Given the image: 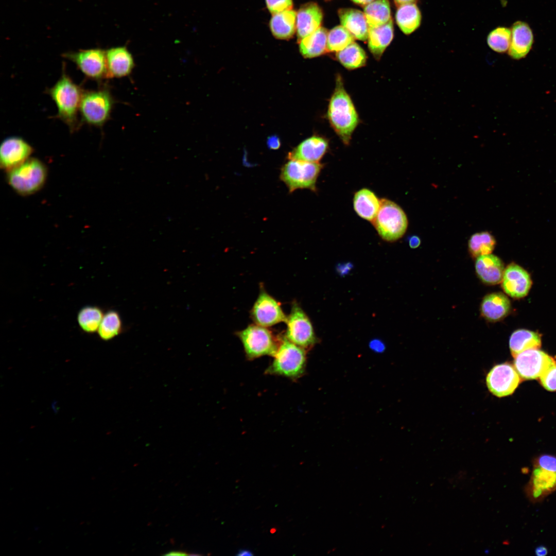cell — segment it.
Here are the masks:
<instances>
[{"label": "cell", "mask_w": 556, "mask_h": 556, "mask_svg": "<svg viewBox=\"0 0 556 556\" xmlns=\"http://www.w3.org/2000/svg\"><path fill=\"white\" fill-rule=\"evenodd\" d=\"M83 92L64 70L58 81L47 90L56 105L57 117L68 126L71 132L76 131L79 127L78 114Z\"/></svg>", "instance_id": "cell-1"}, {"label": "cell", "mask_w": 556, "mask_h": 556, "mask_svg": "<svg viewBox=\"0 0 556 556\" xmlns=\"http://www.w3.org/2000/svg\"><path fill=\"white\" fill-rule=\"evenodd\" d=\"M328 117L333 128L344 144H349L352 134L358 123V117L353 103L345 91L342 79L338 76L331 98Z\"/></svg>", "instance_id": "cell-2"}, {"label": "cell", "mask_w": 556, "mask_h": 556, "mask_svg": "<svg viewBox=\"0 0 556 556\" xmlns=\"http://www.w3.org/2000/svg\"><path fill=\"white\" fill-rule=\"evenodd\" d=\"M273 357L272 363L266 371L267 374L296 379L304 373L306 363L305 349L285 336L281 339Z\"/></svg>", "instance_id": "cell-3"}, {"label": "cell", "mask_w": 556, "mask_h": 556, "mask_svg": "<svg viewBox=\"0 0 556 556\" xmlns=\"http://www.w3.org/2000/svg\"><path fill=\"white\" fill-rule=\"evenodd\" d=\"M7 172L8 184L22 196L30 195L40 190L45 184L47 175L44 164L36 158H29Z\"/></svg>", "instance_id": "cell-4"}, {"label": "cell", "mask_w": 556, "mask_h": 556, "mask_svg": "<svg viewBox=\"0 0 556 556\" xmlns=\"http://www.w3.org/2000/svg\"><path fill=\"white\" fill-rule=\"evenodd\" d=\"M372 222L379 235L388 241L401 238L408 227L407 218L402 208L386 199H381L379 211Z\"/></svg>", "instance_id": "cell-5"}, {"label": "cell", "mask_w": 556, "mask_h": 556, "mask_svg": "<svg viewBox=\"0 0 556 556\" xmlns=\"http://www.w3.org/2000/svg\"><path fill=\"white\" fill-rule=\"evenodd\" d=\"M113 103L112 95L106 89L84 91L79 109L81 121L102 127L110 118Z\"/></svg>", "instance_id": "cell-6"}, {"label": "cell", "mask_w": 556, "mask_h": 556, "mask_svg": "<svg viewBox=\"0 0 556 556\" xmlns=\"http://www.w3.org/2000/svg\"><path fill=\"white\" fill-rule=\"evenodd\" d=\"M323 167L319 162L289 160L282 167L280 179L291 193L298 189L316 190L317 178Z\"/></svg>", "instance_id": "cell-7"}, {"label": "cell", "mask_w": 556, "mask_h": 556, "mask_svg": "<svg viewBox=\"0 0 556 556\" xmlns=\"http://www.w3.org/2000/svg\"><path fill=\"white\" fill-rule=\"evenodd\" d=\"M237 334L249 359L265 355L273 356L277 350L280 342L276 341L266 327L256 324L250 325Z\"/></svg>", "instance_id": "cell-8"}, {"label": "cell", "mask_w": 556, "mask_h": 556, "mask_svg": "<svg viewBox=\"0 0 556 556\" xmlns=\"http://www.w3.org/2000/svg\"><path fill=\"white\" fill-rule=\"evenodd\" d=\"M63 56L74 63L88 78L99 80L107 78L106 51L100 48L68 52Z\"/></svg>", "instance_id": "cell-9"}, {"label": "cell", "mask_w": 556, "mask_h": 556, "mask_svg": "<svg viewBox=\"0 0 556 556\" xmlns=\"http://www.w3.org/2000/svg\"><path fill=\"white\" fill-rule=\"evenodd\" d=\"M286 322L287 329L285 337L288 340L304 349L316 343L317 340L311 322L297 303L293 304Z\"/></svg>", "instance_id": "cell-10"}, {"label": "cell", "mask_w": 556, "mask_h": 556, "mask_svg": "<svg viewBox=\"0 0 556 556\" xmlns=\"http://www.w3.org/2000/svg\"><path fill=\"white\" fill-rule=\"evenodd\" d=\"M521 377L512 364L505 362L494 366L486 377V384L494 395L502 397L511 395L521 381Z\"/></svg>", "instance_id": "cell-11"}, {"label": "cell", "mask_w": 556, "mask_h": 556, "mask_svg": "<svg viewBox=\"0 0 556 556\" xmlns=\"http://www.w3.org/2000/svg\"><path fill=\"white\" fill-rule=\"evenodd\" d=\"M554 359L538 349L525 351L514 357V367L522 379L538 378L553 363Z\"/></svg>", "instance_id": "cell-12"}, {"label": "cell", "mask_w": 556, "mask_h": 556, "mask_svg": "<svg viewBox=\"0 0 556 556\" xmlns=\"http://www.w3.org/2000/svg\"><path fill=\"white\" fill-rule=\"evenodd\" d=\"M251 313L255 324L266 327L286 322L287 318L279 303L263 289L260 291Z\"/></svg>", "instance_id": "cell-13"}, {"label": "cell", "mask_w": 556, "mask_h": 556, "mask_svg": "<svg viewBox=\"0 0 556 556\" xmlns=\"http://www.w3.org/2000/svg\"><path fill=\"white\" fill-rule=\"evenodd\" d=\"M532 465V474L524 492L530 502L537 503L556 490V472Z\"/></svg>", "instance_id": "cell-14"}, {"label": "cell", "mask_w": 556, "mask_h": 556, "mask_svg": "<svg viewBox=\"0 0 556 556\" xmlns=\"http://www.w3.org/2000/svg\"><path fill=\"white\" fill-rule=\"evenodd\" d=\"M32 152L31 145L21 137H7L0 147L1 167L8 171L28 160Z\"/></svg>", "instance_id": "cell-15"}, {"label": "cell", "mask_w": 556, "mask_h": 556, "mask_svg": "<svg viewBox=\"0 0 556 556\" xmlns=\"http://www.w3.org/2000/svg\"><path fill=\"white\" fill-rule=\"evenodd\" d=\"M501 281L504 291L516 299L525 297L532 284L529 273L515 264H510L505 269Z\"/></svg>", "instance_id": "cell-16"}, {"label": "cell", "mask_w": 556, "mask_h": 556, "mask_svg": "<svg viewBox=\"0 0 556 556\" xmlns=\"http://www.w3.org/2000/svg\"><path fill=\"white\" fill-rule=\"evenodd\" d=\"M328 149V143L322 137L311 136L302 142L288 153V160L319 162Z\"/></svg>", "instance_id": "cell-17"}, {"label": "cell", "mask_w": 556, "mask_h": 556, "mask_svg": "<svg viewBox=\"0 0 556 556\" xmlns=\"http://www.w3.org/2000/svg\"><path fill=\"white\" fill-rule=\"evenodd\" d=\"M323 13L315 3L303 5L296 15V29L299 41L310 34L320 27Z\"/></svg>", "instance_id": "cell-18"}, {"label": "cell", "mask_w": 556, "mask_h": 556, "mask_svg": "<svg viewBox=\"0 0 556 556\" xmlns=\"http://www.w3.org/2000/svg\"><path fill=\"white\" fill-rule=\"evenodd\" d=\"M533 43V34L529 25L525 22L517 21L511 29V40L509 55L513 59H520L529 53Z\"/></svg>", "instance_id": "cell-19"}, {"label": "cell", "mask_w": 556, "mask_h": 556, "mask_svg": "<svg viewBox=\"0 0 556 556\" xmlns=\"http://www.w3.org/2000/svg\"><path fill=\"white\" fill-rule=\"evenodd\" d=\"M107 78L129 75L134 66L131 53L125 47L111 48L106 51Z\"/></svg>", "instance_id": "cell-20"}, {"label": "cell", "mask_w": 556, "mask_h": 556, "mask_svg": "<svg viewBox=\"0 0 556 556\" xmlns=\"http://www.w3.org/2000/svg\"><path fill=\"white\" fill-rule=\"evenodd\" d=\"M475 270L483 283L496 285L502 281L505 268L502 260L498 257L488 254L477 257Z\"/></svg>", "instance_id": "cell-21"}, {"label": "cell", "mask_w": 556, "mask_h": 556, "mask_svg": "<svg viewBox=\"0 0 556 556\" xmlns=\"http://www.w3.org/2000/svg\"><path fill=\"white\" fill-rule=\"evenodd\" d=\"M510 309L509 299L500 292L486 295L483 299L480 306L482 316L490 322L502 320L508 315Z\"/></svg>", "instance_id": "cell-22"}, {"label": "cell", "mask_w": 556, "mask_h": 556, "mask_svg": "<svg viewBox=\"0 0 556 556\" xmlns=\"http://www.w3.org/2000/svg\"><path fill=\"white\" fill-rule=\"evenodd\" d=\"M338 15L342 26L359 40L368 39L369 27L363 12L351 8L341 9Z\"/></svg>", "instance_id": "cell-23"}, {"label": "cell", "mask_w": 556, "mask_h": 556, "mask_svg": "<svg viewBox=\"0 0 556 556\" xmlns=\"http://www.w3.org/2000/svg\"><path fill=\"white\" fill-rule=\"evenodd\" d=\"M381 200L368 188H362L354 195L353 206L355 211L362 218L372 222L380 206Z\"/></svg>", "instance_id": "cell-24"}, {"label": "cell", "mask_w": 556, "mask_h": 556, "mask_svg": "<svg viewBox=\"0 0 556 556\" xmlns=\"http://www.w3.org/2000/svg\"><path fill=\"white\" fill-rule=\"evenodd\" d=\"M393 37L392 19L386 24L375 28L369 27L368 47L374 57L379 59Z\"/></svg>", "instance_id": "cell-25"}, {"label": "cell", "mask_w": 556, "mask_h": 556, "mask_svg": "<svg viewBox=\"0 0 556 556\" xmlns=\"http://www.w3.org/2000/svg\"><path fill=\"white\" fill-rule=\"evenodd\" d=\"M327 30L320 27L315 31L300 41V51L305 58L321 55L327 50Z\"/></svg>", "instance_id": "cell-26"}, {"label": "cell", "mask_w": 556, "mask_h": 556, "mask_svg": "<svg viewBox=\"0 0 556 556\" xmlns=\"http://www.w3.org/2000/svg\"><path fill=\"white\" fill-rule=\"evenodd\" d=\"M296 15L291 9L273 14L270 27L274 36L280 39L291 38L295 32Z\"/></svg>", "instance_id": "cell-27"}, {"label": "cell", "mask_w": 556, "mask_h": 556, "mask_svg": "<svg viewBox=\"0 0 556 556\" xmlns=\"http://www.w3.org/2000/svg\"><path fill=\"white\" fill-rule=\"evenodd\" d=\"M541 343L539 334L524 329L514 331L509 339V347L514 358L525 351L539 349Z\"/></svg>", "instance_id": "cell-28"}, {"label": "cell", "mask_w": 556, "mask_h": 556, "mask_svg": "<svg viewBox=\"0 0 556 556\" xmlns=\"http://www.w3.org/2000/svg\"><path fill=\"white\" fill-rule=\"evenodd\" d=\"M395 19L401 30L405 34H409L420 26L421 14L418 7L414 3L407 4L399 6L395 14Z\"/></svg>", "instance_id": "cell-29"}, {"label": "cell", "mask_w": 556, "mask_h": 556, "mask_svg": "<svg viewBox=\"0 0 556 556\" xmlns=\"http://www.w3.org/2000/svg\"><path fill=\"white\" fill-rule=\"evenodd\" d=\"M363 13L369 27L381 26L391 19V10L388 0H375L365 6Z\"/></svg>", "instance_id": "cell-30"}, {"label": "cell", "mask_w": 556, "mask_h": 556, "mask_svg": "<svg viewBox=\"0 0 556 556\" xmlns=\"http://www.w3.org/2000/svg\"><path fill=\"white\" fill-rule=\"evenodd\" d=\"M104 314L103 310L97 306H85L77 314L78 325L81 329L87 334L97 332Z\"/></svg>", "instance_id": "cell-31"}, {"label": "cell", "mask_w": 556, "mask_h": 556, "mask_svg": "<svg viewBox=\"0 0 556 556\" xmlns=\"http://www.w3.org/2000/svg\"><path fill=\"white\" fill-rule=\"evenodd\" d=\"M336 57L343 66L350 70L364 65L367 60L365 51L354 42L343 49L337 52Z\"/></svg>", "instance_id": "cell-32"}, {"label": "cell", "mask_w": 556, "mask_h": 556, "mask_svg": "<svg viewBox=\"0 0 556 556\" xmlns=\"http://www.w3.org/2000/svg\"><path fill=\"white\" fill-rule=\"evenodd\" d=\"M123 329L119 314L115 310H109L105 313L97 333L101 339L108 341L120 334Z\"/></svg>", "instance_id": "cell-33"}, {"label": "cell", "mask_w": 556, "mask_h": 556, "mask_svg": "<svg viewBox=\"0 0 556 556\" xmlns=\"http://www.w3.org/2000/svg\"><path fill=\"white\" fill-rule=\"evenodd\" d=\"M496 240L488 232L476 233L468 240V250L473 257L491 254L494 249Z\"/></svg>", "instance_id": "cell-34"}, {"label": "cell", "mask_w": 556, "mask_h": 556, "mask_svg": "<svg viewBox=\"0 0 556 556\" xmlns=\"http://www.w3.org/2000/svg\"><path fill=\"white\" fill-rule=\"evenodd\" d=\"M354 39L353 35L343 26H336L328 33L327 50L329 51H339L353 42Z\"/></svg>", "instance_id": "cell-35"}, {"label": "cell", "mask_w": 556, "mask_h": 556, "mask_svg": "<svg viewBox=\"0 0 556 556\" xmlns=\"http://www.w3.org/2000/svg\"><path fill=\"white\" fill-rule=\"evenodd\" d=\"M511 40V30L507 27H499L492 30L488 35L487 42L493 50L505 53L509 49Z\"/></svg>", "instance_id": "cell-36"}, {"label": "cell", "mask_w": 556, "mask_h": 556, "mask_svg": "<svg viewBox=\"0 0 556 556\" xmlns=\"http://www.w3.org/2000/svg\"><path fill=\"white\" fill-rule=\"evenodd\" d=\"M542 386L549 391H556V361L539 377Z\"/></svg>", "instance_id": "cell-37"}, {"label": "cell", "mask_w": 556, "mask_h": 556, "mask_svg": "<svg viewBox=\"0 0 556 556\" xmlns=\"http://www.w3.org/2000/svg\"><path fill=\"white\" fill-rule=\"evenodd\" d=\"M532 464L556 472V456L547 454L541 455L533 460Z\"/></svg>", "instance_id": "cell-38"}, {"label": "cell", "mask_w": 556, "mask_h": 556, "mask_svg": "<svg viewBox=\"0 0 556 556\" xmlns=\"http://www.w3.org/2000/svg\"><path fill=\"white\" fill-rule=\"evenodd\" d=\"M266 3L268 10L273 14L291 10L292 6V0H266Z\"/></svg>", "instance_id": "cell-39"}, {"label": "cell", "mask_w": 556, "mask_h": 556, "mask_svg": "<svg viewBox=\"0 0 556 556\" xmlns=\"http://www.w3.org/2000/svg\"><path fill=\"white\" fill-rule=\"evenodd\" d=\"M267 144L269 148L272 149H276L280 147V142L277 137L272 136L268 138Z\"/></svg>", "instance_id": "cell-40"}, {"label": "cell", "mask_w": 556, "mask_h": 556, "mask_svg": "<svg viewBox=\"0 0 556 556\" xmlns=\"http://www.w3.org/2000/svg\"><path fill=\"white\" fill-rule=\"evenodd\" d=\"M421 244L420 238L416 236L413 235L411 236L409 239V245L410 248L415 249L418 248Z\"/></svg>", "instance_id": "cell-41"}, {"label": "cell", "mask_w": 556, "mask_h": 556, "mask_svg": "<svg viewBox=\"0 0 556 556\" xmlns=\"http://www.w3.org/2000/svg\"><path fill=\"white\" fill-rule=\"evenodd\" d=\"M548 553V549L544 546H538L535 549V554L536 556H545Z\"/></svg>", "instance_id": "cell-42"}, {"label": "cell", "mask_w": 556, "mask_h": 556, "mask_svg": "<svg viewBox=\"0 0 556 556\" xmlns=\"http://www.w3.org/2000/svg\"><path fill=\"white\" fill-rule=\"evenodd\" d=\"M371 347L375 350H381L383 349V344L379 341H374L371 342Z\"/></svg>", "instance_id": "cell-43"}, {"label": "cell", "mask_w": 556, "mask_h": 556, "mask_svg": "<svg viewBox=\"0 0 556 556\" xmlns=\"http://www.w3.org/2000/svg\"><path fill=\"white\" fill-rule=\"evenodd\" d=\"M236 555L239 556H252L254 554L249 550L240 549Z\"/></svg>", "instance_id": "cell-44"}, {"label": "cell", "mask_w": 556, "mask_h": 556, "mask_svg": "<svg viewBox=\"0 0 556 556\" xmlns=\"http://www.w3.org/2000/svg\"><path fill=\"white\" fill-rule=\"evenodd\" d=\"M164 555H188V554L186 552L182 551H169L168 553L165 554Z\"/></svg>", "instance_id": "cell-45"}, {"label": "cell", "mask_w": 556, "mask_h": 556, "mask_svg": "<svg viewBox=\"0 0 556 556\" xmlns=\"http://www.w3.org/2000/svg\"><path fill=\"white\" fill-rule=\"evenodd\" d=\"M394 2L398 6H400L403 5L413 3L416 0H394Z\"/></svg>", "instance_id": "cell-46"}, {"label": "cell", "mask_w": 556, "mask_h": 556, "mask_svg": "<svg viewBox=\"0 0 556 556\" xmlns=\"http://www.w3.org/2000/svg\"><path fill=\"white\" fill-rule=\"evenodd\" d=\"M352 1L353 2H354L355 3L357 4L362 5V6H366L367 5L369 4V3L372 2L373 1H374L375 0H352Z\"/></svg>", "instance_id": "cell-47"}]
</instances>
